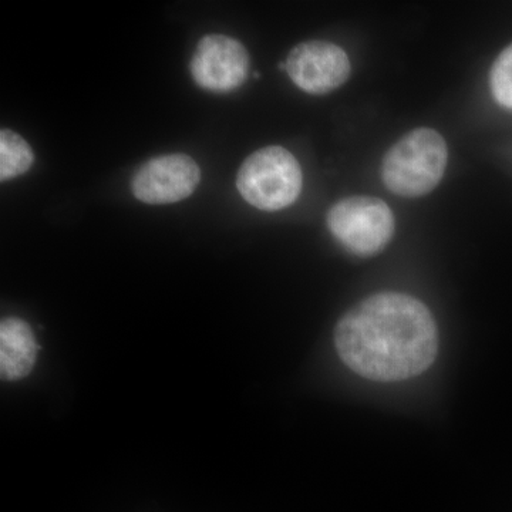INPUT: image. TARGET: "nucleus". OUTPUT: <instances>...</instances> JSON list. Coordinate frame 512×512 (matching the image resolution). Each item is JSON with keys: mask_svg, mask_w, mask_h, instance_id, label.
Segmentation results:
<instances>
[{"mask_svg": "<svg viewBox=\"0 0 512 512\" xmlns=\"http://www.w3.org/2000/svg\"><path fill=\"white\" fill-rule=\"evenodd\" d=\"M335 343L357 375L399 382L433 365L439 333L423 303L404 293L383 292L357 303L340 319Z\"/></svg>", "mask_w": 512, "mask_h": 512, "instance_id": "obj_1", "label": "nucleus"}, {"mask_svg": "<svg viewBox=\"0 0 512 512\" xmlns=\"http://www.w3.org/2000/svg\"><path fill=\"white\" fill-rule=\"evenodd\" d=\"M446 140L433 128H417L384 156L383 183L400 197H421L439 185L446 171Z\"/></svg>", "mask_w": 512, "mask_h": 512, "instance_id": "obj_2", "label": "nucleus"}, {"mask_svg": "<svg viewBox=\"0 0 512 512\" xmlns=\"http://www.w3.org/2000/svg\"><path fill=\"white\" fill-rule=\"evenodd\" d=\"M301 165L284 147L255 151L238 171L237 188L248 204L262 211H279L301 195Z\"/></svg>", "mask_w": 512, "mask_h": 512, "instance_id": "obj_3", "label": "nucleus"}, {"mask_svg": "<svg viewBox=\"0 0 512 512\" xmlns=\"http://www.w3.org/2000/svg\"><path fill=\"white\" fill-rule=\"evenodd\" d=\"M328 227L340 244L356 255H375L394 234V217L375 197H349L330 208Z\"/></svg>", "mask_w": 512, "mask_h": 512, "instance_id": "obj_4", "label": "nucleus"}, {"mask_svg": "<svg viewBox=\"0 0 512 512\" xmlns=\"http://www.w3.org/2000/svg\"><path fill=\"white\" fill-rule=\"evenodd\" d=\"M247 49L237 39L208 35L198 42L191 57L190 72L198 87L211 93H231L248 77Z\"/></svg>", "mask_w": 512, "mask_h": 512, "instance_id": "obj_5", "label": "nucleus"}, {"mask_svg": "<svg viewBox=\"0 0 512 512\" xmlns=\"http://www.w3.org/2000/svg\"><path fill=\"white\" fill-rule=\"evenodd\" d=\"M200 181V167L190 156L167 154L151 158L138 168L131 191L144 204H173L190 197Z\"/></svg>", "mask_w": 512, "mask_h": 512, "instance_id": "obj_6", "label": "nucleus"}, {"mask_svg": "<svg viewBox=\"0 0 512 512\" xmlns=\"http://www.w3.org/2000/svg\"><path fill=\"white\" fill-rule=\"evenodd\" d=\"M285 70L299 89L319 96L339 89L349 79L350 60L335 43L311 40L293 47Z\"/></svg>", "mask_w": 512, "mask_h": 512, "instance_id": "obj_7", "label": "nucleus"}, {"mask_svg": "<svg viewBox=\"0 0 512 512\" xmlns=\"http://www.w3.org/2000/svg\"><path fill=\"white\" fill-rule=\"evenodd\" d=\"M37 343L25 320L6 318L0 325V373L5 380L28 376L35 366Z\"/></svg>", "mask_w": 512, "mask_h": 512, "instance_id": "obj_8", "label": "nucleus"}, {"mask_svg": "<svg viewBox=\"0 0 512 512\" xmlns=\"http://www.w3.org/2000/svg\"><path fill=\"white\" fill-rule=\"evenodd\" d=\"M33 161L35 156L28 141L9 128H3L0 133V180L9 181L28 173Z\"/></svg>", "mask_w": 512, "mask_h": 512, "instance_id": "obj_9", "label": "nucleus"}, {"mask_svg": "<svg viewBox=\"0 0 512 512\" xmlns=\"http://www.w3.org/2000/svg\"><path fill=\"white\" fill-rule=\"evenodd\" d=\"M494 99L512 110V45L495 60L490 76Z\"/></svg>", "mask_w": 512, "mask_h": 512, "instance_id": "obj_10", "label": "nucleus"}]
</instances>
